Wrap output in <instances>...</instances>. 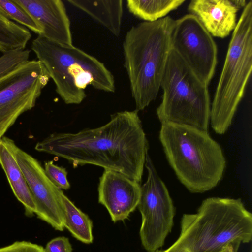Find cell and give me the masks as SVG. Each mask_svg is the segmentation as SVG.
<instances>
[{"instance_id":"cell-7","label":"cell","mask_w":252,"mask_h":252,"mask_svg":"<svg viewBox=\"0 0 252 252\" xmlns=\"http://www.w3.org/2000/svg\"><path fill=\"white\" fill-rule=\"evenodd\" d=\"M162 101L157 109L161 124L186 125L208 131L210 97L201 81L172 49L162 77Z\"/></svg>"},{"instance_id":"cell-3","label":"cell","mask_w":252,"mask_h":252,"mask_svg":"<svg viewBox=\"0 0 252 252\" xmlns=\"http://www.w3.org/2000/svg\"><path fill=\"white\" fill-rule=\"evenodd\" d=\"M167 16L132 26L123 43L124 67L138 112L157 97L169 53L175 24Z\"/></svg>"},{"instance_id":"cell-18","label":"cell","mask_w":252,"mask_h":252,"mask_svg":"<svg viewBox=\"0 0 252 252\" xmlns=\"http://www.w3.org/2000/svg\"><path fill=\"white\" fill-rule=\"evenodd\" d=\"M185 0H127L129 11L144 22H152L163 18L180 7Z\"/></svg>"},{"instance_id":"cell-26","label":"cell","mask_w":252,"mask_h":252,"mask_svg":"<svg viewBox=\"0 0 252 252\" xmlns=\"http://www.w3.org/2000/svg\"><path fill=\"white\" fill-rule=\"evenodd\" d=\"M221 252H236L232 246H229Z\"/></svg>"},{"instance_id":"cell-19","label":"cell","mask_w":252,"mask_h":252,"mask_svg":"<svg viewBox=\"0 0 252 252\" xmlns=\"http://www.w3.org/2000/svg\"><path fill=\"white\" fill-rule=\"evenodd\" d=\"M31 37L27 28L9 19L0 8V52L24 50Z\"/></svg>"},{"instance_id":"cell-1","label":"cell","mask_w":252,"mask_h":252,"mask_svg":"<svg viewBox=\"0 0 252 252\" xmlns=\"http://www.w3.org/2000/svg\"><path fill=\"white\" fill-rule=\"evenodd\" d=\"M35 149L70 161L74 168L92 164L119 172L140 183L148 143L138 112L115 113L109 122L77 133H54Z\"/></svg>"},{"instance_id":"cell-23","label":"cell","mask_w":252,"mask_h":252,"mask_svg":"<svg viewBox=\"0 0 252 252\" xmlns=\"http://www.w3.org/2000/svg\"><path fill=\"white\" fill-rule=\"evenodd\" d=\"M0 252H45L41 246L27 241H16L0 248Z\"/></svg>"},{"instance_id":"cell-21","label":"cell","mask_w":252,"mask_h":252,"mask_svg":"<svg viewBox=\"0 0 252 252\" xmlns=\"http://www.w3.org/2000/svg\"><path fill=\"white\" fill-rule=\"evenodd\" d=\"M31 51L28 49L11 51L0 57V78L8 74L29 60Z\"/></svg>"},{"instance_id":"cell-24","label":"cell","mask_w":252,"mask_h":252,"mask_svg":"<svg viewBox=\"0 0 252 252\" xmlns=\"http://www.w3.org/2000/svg\"><path fill=\"white\" fill-rule=\"evenodd\" d=\"M45 252H72L73 249L68 238L60 236L50 240L44 248Z\"/></svg>"},{"instance_id":"cell-9","label":"cell","mask_w":252,"mask_h":252,"mask_svg":"<svg viewBox=\"0 0 252 252\" xmlns=\"http://www.w3.org/2000/svg\"><path fill=\"white\" fill-rule=\"evenodd\" d=\"M50 79L38 60H28L0 78V139L22 114L34 107Z\"/></svg>"},{"instance_id":"cell-6","label":"cell","mask_w":252,"mask_h":252,"mask_svg":"<svg viewBox=\"0 0 252 252\" xmlns=\"http://www.w3.org/2000/svg\"><path fill=\"white\" fill-rule=\"evenodd\" d=\"M252 70V0L247 3L233 31L211 107L212 128L224 133L231 124Z\"/></svg>"},{"instance_id":"cell-12","label":"cell","mask_w":252,"mask_h":252,"mask_svg":"<svg viewBox=\"0 0 252 252\" xmlns=\"http://www.w3.org/2000/svg\"><path fill=\"white\" fill-rule=\"evenodd\" d=\"M139 183L112 170H104L98 188V202L107 210L114 222L123 221L137 207Z\"/></svg>"},{"instance_id":"cell-13","label":"cell","mask_w":252,"mask_h":252,"mask_svg":"<svg viewBox=\"0 0 252 252\" xmlns=\"http://www.w3.org/2000/svg\"><path fill=\"white\" fill-rule=\"evenodd\" d=\"M26 9L42 29L40 35L63 46H73L70 22L61 0H15Z\"/></svg>"},{"instance_id":"cell-22","label":"cell","mask_w":252,"mask_h":252,"mask_svg":"<svg viewBox=\"0 0 252 252\" xmlns=\"http://www.w3.org/2000/svg\"><path fill=\"white\" fill-rule=\"evenodd\" d=\"M44 168L46 175L56 186L65 190L70 188L65 168L54 164L52 161L46 162Z\"/></svg>"},{"instance_id":"cell-17","label":"cell","mask_w":252,"mask_h":252,"mask_svg":"<svg viewBox=\"0 0 252 252\" xmlns=\"http://www.w3.org/2000/svg\"><path fill=\"white\" fill-rule=\"evenodd\" d=\"M61 196L64 212V228L78 240L87 244L92 243L94 239L92 220L63 191Z\"/></svg>"},{"instance_id":"cell-14","label":"cell","mask_w":252,"mask_h":252,"mask_svg":"<svg viewBox=\"0 0 252 252\" xmlns=\"http://www.w3.org/2000/svg\"><path fill=\"white\" fill-rule=\"evenodd\" d=\"M246 4L245 0H192L188 9L212 36L223 38L235 29L237 12Z\"/></svg>"},{"instance_id":"cell-25","label":"cell","mask_w":252,"mask_h":252,"mask_svg":"<svg viewBox=\"0 0 252 252\" xmlns=\"http://www.w3.org/2000/svg\"><path fill=\"white\" fill-rule=\"evenodd\" d=\"M155 252H186L183 250L180 249H171L169 248L164 250H158Z\"/></svg>"},{"instance_id":"cell-10","label":"cell","mask_w":252,"mask_h":252,"mask_svg":"<svg viewBox=\"0 0 252 252\" xmlns=\"http://www.w3.org/2000/svg\"><path fill=\"white\" fill-rule=\"evenodd\" d=\"M171 47L197 77L208 85L217 64V47L195 15L187 14L175 20Z\"/></svg>"},{"instance_id":"cell-5","label":"cell","mask_w":252,"mask_h":252,"mask_svg":"<svg viewBox=\"0 0 252 252\" xmlns=\"http://www.w3.org/2000/svg\"><path fill=\"white\" fill-rule=\"evenodd\" d=\"M32 49L45 67L56 91L66 104H78L85 98L91 85L108 93L115 91L114 77L105 65L94 56L73 46H66L38 35Z\"/></svg>"},{"instance_id":"cell-15","label":"cell","mask_w":252,"mask_h":252,"mask_svg":"<svg viewBox=\"0 0 252 252\" xmlns=\"http://www.w3.org/2000/svg\"><path fill=\"white\" fill-rule=\"evenodd\" d=\"M13 140L3 136L0 139V165L5 172L11 189L24 206L28 217L36 212V206L27 183L12 148Z\"/></svg>"},{"instance_id":"cell-4","label":"cell","mask_w":252,"mask_h":252,"mask_svg":"<svg viewBox=\"0 0 252 252\" xmlns=\"http://www.w3.org/2000/svg\"><path fill=\"white\" fill-rule=\"evenodd\" d=\"M159 137L170 165L189 191L202 193L218 185L226 161L220 146L208 131L164 123Z\"/></svg>"},{"instance_id":"cell-2","label":"cell","mask_w":252,"mask_h":252,"mask_svg":"<svg viewBox=\"0 0 252 252\" xmlns=\"http://www.w3.org/2000/svg\"><path fill=\"white\" fill-rule=\"evenodd\" d=\"M252 237V215L241 199L210 197L196 213L185 214L178 238L169 247L186 252H221L232 246L237 252L241 243Z\"/></svg>"},{"instance_id":"cell-8","label":"cell","mask_w":252,"mask_h":252,"mask_svg":"<svg viewBox=\"0 0 252 252\" xmlns=\"http://www.w3.org/2000/svg\"><path fill=\"white\" fill-rule=\"evenodd\" d=\"M145 166L148 177L141 186L137 206L142 218L139 234L143 248L148 252H155L162 247L171 231L175 209L168 189L148 154Z\"/></svg>"},{"instance_id":"cell-11","label":"cell","mask_w":252,"mask_h":252,"mask_svg":"<svg viewBox=\"0 0 252 252\" xmlns=\"http://www.w3.org/2000/svg\"><path fill=\"white\" fill-rule=\"evenodd\" d=\"M12 148L33 197L35 214L55 229L63 231L64 212L62 190L49 178L40 163L18 147L13 140Z\"/></svg>"},{"instance_id":"cell-16","label":"cell","mask_w":252,"mask_h":252,"mask_svg":"<svg viewBox=\"0 0 252 252\" xmlns=\"http://www.w3.org/2000/svg\"><path fill=\"white\" fill-rule=\"evenodd\" d=\"M105 27L113 35L121 32L123 7L122 0H67Z\"/></svg>"},{"instance_id":"cell-20","label":"cell","mask_w":252,"mask_h":252,"mask_svg":"<svg viewBox=\"0 0 252 252\" xmlns=\"http://www.w3.org/2000/svg\"><path fill=\"white\" fill-rule=\"evenodd\" d=\"M0 8L11 20L16 21L38 35L42 34V29L38 24L22 6L15 0H0Z\"/></svg>"}]
</instances>
